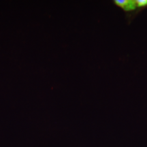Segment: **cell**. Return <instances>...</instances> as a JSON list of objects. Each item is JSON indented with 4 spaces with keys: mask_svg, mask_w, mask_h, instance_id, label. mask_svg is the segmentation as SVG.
Segmentation results:
<instances>
[{
    "mask_svg": "<svg viewBox=\"0 0 147 147\" xmlns=\"http://www.w3.org/2000/svg\"><path fill=\"white\" fill-rule=\"evenodd\" d=\"M128 2V0H115V3L120 8L124 9L125 7L126 6L127 3Z\"/></svg>",
    "mask_w": 147,
    "mask_h": 147,
    "instance_id": "1",
    "label": "cell"
},
{
    "mask_svg": "<svg viewBox=\"0 0 147 147\" xmlns=\"http://www.w3.org/2000/svg\"><path fill=\"white\" fill-rule=\"evenodd\" d=\"M136 3L137 7H139V8L147 6V0H136Z\"/></svg>",
    "mask_w": 147,
    "mask_h": 147,
    "instance_id": "2",
    "label": "cell"
}]
</instances>
